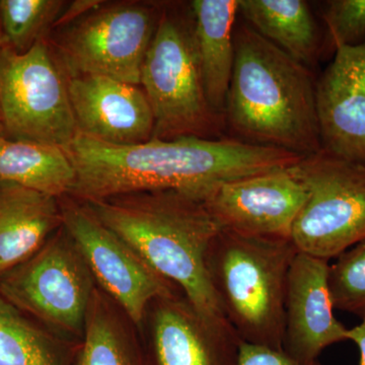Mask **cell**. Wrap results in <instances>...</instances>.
<instances>
[{
    "instance_id": "obj_1",
    "label": "cell",
    "mask_w": 365,
    "mask_h": 365,
    "mask_svg": "<svg viewBox=\"0 0 365 365\" xmlns=\"http://www.w3.org/2000/svg\"><path fill=\"white\" fill-rule=\"evenodd\" d=\"M64 150L76 170L71 195L86 203L169 190L203 202L222 182L290 169L304 158L228 136L113 145L78 133Z\"/></svg>"
},
{
    "instance_id": "obj_2",
    "label": "cell",
    "mask_w": 365,
    "mask_h": 365,
    "mask_svg": "<svg viewBox=\"0 0 365 365\" xmlns=\"http://www.w3.org/2000/svg\"><path fill=\"white\" fill-rule=\"evenodd\" d=\"M86 206L178 287L205 323L234 331L209 277L206 257L220 227L202 201L169 190L126 194Z\"/></svg>"
},
{
    "instance_id": "obj_3",
    "label": "cell",
    "mask_w": 365,
    "mask_h": 365,
    "mask_svg": "<svg viewBox=\"0 0 365 365\" xmlns=\"http://www.w3.org/2000/svg\"><path fill=\"white\" fill-rule=\"evenodd\" d=\"M316 86L312 69L242 21L235 28L225 132L242 143L302 158L316 155L322 150Z\"/></svg>"
},
{
    "instance_id": "obj_4",
    "label": "cell",
    "mask_w": 365,
    "mask_h": 365,
    "mask_svg": "<svg viewBox=\"0 0 365 365\" xmlns=\"http://www.w3.org/2000/svg\"><path fill=\"white\" fill-rule=\"evenodd\" d=\"M299 253L292 240L222 230L206 264L216 297L240 340L283 351L288 273Z\"/></svg>"
},
{
    "instance_id": "obj_5",
    "label": "cell",
    "mask_w": 365,
    "mask_h": 365,
    "mask_svg": "<svg viewBox=\"0 0 365 365\" xmlns=\"http://www.w3.org/2000/svg\"><path fill=\"white\" fill-rule=\"evenodd\" d=\"M140 86L155 119L153 138H222L225 117L209 103L197 53L191 6L163 9L144 57Z\"/></svg>"
},
{
    "instance_id": "obj_6",
    "label": "cell",
    "mask_w": 365,
    "mask_h": 365,
    "mask_svg": "<svg viewBox=\"0 0 365 365\" xmlns=\"http://www.w3.org/2000/svg\"><path fill=\"white\" fill-rule=\"evenodd\" d=\"M0 113L7 138L66 148L78 135L68 79L45 39L25 53L0 45Z\"/></svg>"
},
{
    "instance_id": "obj_7",
    "label": "cell",
    "mask_w": 365,
    "mask_h": 365,
    "mask_svg": "<svg viewBox=\"0 0 365 365\" xmlns=\"http://www.w3.org/2000/svg\"><path fill=\"white\" fill-rule=\"evenodd\" d=\"M309 197L292 241L302 253L330 261L365 240V165L319 151L292 168Z\"/></svg>"
},
{
    "instance_id": "obj_8",
    "label": "cell",
    "mask_w": 365,
    "mask_h": 365,
    "mask_svg": "<svg viewBox=\"0 0 365 365\" xmlns=\"http://www.w3.org/2000/svg\"><path fill=\"white\" fill-rule=\"evenodd\" d=\"M93 279L62 227L28 260L0 274V295L21 313L61 333L83 337L95 294Z\"/></svg>"
},
{
    "instance_id": "obj_9",
    "label": "cell",
    "mask_w": 365,
    "mask_h": 365,
    "mask_svg": "<svg viewBox=\"0 0 365 365\" xmlns=\"http://www.w3.org/2000/svg\"><path fill=\"white\" fill-rule=\"evenodd\" d=\"M160 13L150 4L123 2L86 14L60 44L69 78L100 76L140 86L144 57Z\"/></svg>"
},
{
    "instance_id": "obj_10",
    "label": "cell",
    "mask_w": 365,
    "mask_h": 365,
    "mask_svg": "<svg viewBox=\"0 0 365 365\" xmlns=\"http://www.w3.org/2000/svg\"><path fill=\"white\" fill-rule=\"evenodd\" d=\"M62 227L83 255L93 278L127 316L141 325L148 306L176 294L178 287L155 272L86 206H61Z\"/></svg>"
},
{
    "instance_id": "obj_11",
    "label": "cell",
    "mask_w": 365,
    "mask_h": 365,
    "mask_svg": "<svg viewBox=\"0 0 365 365\" xmlns=\"http://www.w3.org/2000/svg\"><path fill=\"white\" fill-rule=\"evenodd\" d=\"M309 197L292 168L222 182L203 200L222 230L266 239L292 240Z\"/></svg>"
},
{
    "instance_id": "obj_12",
    "label": "cell",
    "mask_w": 365,
    "mask_h": 365,
    "mask_svg": "<svg viewBox=\"0 0 365 365\" xmlns=\"http://www.w3.org/2000/svg\"><path fill=\"white\" fill-rule=\"evenodd\" d=\"M316 102L322 150L365 165V42L335 50Z\"/></svg>"
},
{
    "instance_id": "obj_13",
    "label": "cell",
    "mask_w": 365,
    "mask_h": 365,
    "mask_svg": "<svg viewBox=\"0 0 365 365\" xmlns=\"http://www.w3.org/2000/svg\"><path fill=\"white\" fill-rule=\"evenodd\" d=\"M329 266V260L299 251L288 273L283 351L306 364L347 340L348 329L334 314Z\"/></svg>"
},
{
    "instance_id": "obj_14",
    "label": "cell",
    "mask_w": 365,
    "mask_h": 365,
    "mask_svg": "<svg viewBox=\"0 0 365 365\" xmlns=\"http://www.w3.org/2000/svg\"><path fill=\"white\" fill-rule=\"evenodd\" d=\"M68 93L78 133L113 145L153 138V110L139 86L106 76H73Z\"/></svg>"
},
{
    "instance_id": "obj_15",
    "label": "cell",
    "mask_w": 365,
    "mask_h": 365,
    "mask_svg": "<svg viewBox=\"0 0 365 365\" xmlns=\"http://www.w3.org/2000/svg\"><path fill=\"white\" fill-rule=\"evenodd\" d=\"M150 365H237L242 341L208 325L177 294L153 302Z\"/></svg>"
},
{
    "instance_id": "obj_16",
    "label": "cell",
    "mask_w": 365,
    "mask_h": 365,
    "mask_svg": "<svg viewBox=\"0 0 365 365\" xmlns=\"http://www.w3.org/2000/svg\"><path fill=\"white\" fill-rule=\"evenodd\" d=\"M60 225L56 197L0 182V274L37 253Z\"/></svg>"
},
{
    "instance_id": "obj_17",
    "label": "cell",
    "mask_w": 365,
    "mask_h": 365,
    "mask_svg": "<svg viewBox=\"0 0 365 365\" xmlns=\"http://www.w3.org/2000/svg\"><path fill=\"white\" fill-rule=\"evenodd\" d=\"M197 53L209 103L223 115L235 63V28L239 0H194Z\"/></svg>"
},
{
    "instance_id": "obj_18",
    "label": "cell",
    "mask_w": 365,
    "mask_h": 365,
    "mask_svg": "<svg viewBox=\"0 0 365 365\" xmlns=\"http://www.w3.org/2000/svg\"><path fill=\"white\" fill-rule=\"evenodd\" d=\"M239 14L299 63L309 69L318 64L323 46L321 31L304 0H239Z\"/></svg>"
},
{
    "instance_id": "obj_19",
    "label": "cell",
    "mask_w": 365,
    "mask_h": 365,
    "mask_svg": "<svg viewBox=\"0 0 365 365\" xmlns=\"http://www.w3.org/2000/svg\"><path fill=\"white\" fill-rule=\"evenodd\" d=\"M74 181L76 170L63 148L0 138V182H14L59 198L71 193Z\"/></svg>"
},
{
    "instance_id": "obj_20",
    "label": "cell",
    "mask_w": 365,
    "mask_h": 365,
    "mask_svg": "<svg viewBox=\"0 0 365 365\" xmlns=\"http://www.w3.org/2000/svg\"><path fill=\"white\" fill-rule=\"evenodd\" d=\"M74 359L0 295V365H73Z\"/></svg>"
},
{
    "instance_id": "obj_21",
    "label": "cell",
    "mask_w": 365,
    "mask_h": 365,
    "mask_svg": "<svg viewBox=\"0 0 365 365\" xmlns=\"http://www.w3.org/2000/svg\"><path fill=\"white\" fill-rule=\"evenodd\" d=\"M73 365H148L96 292Z\"/></svg>"
},
{
    "instance_id": "obj_22",
    "label": "cell",
    "mask_w": 365,
    "mask_h": 365,
    "mask_svg": "<svg viewBox=\"0 0 365 365\" xmlns=\"http://www.w3.org/2000/svg\"><path fill=\"white\" fill-rule=\"evenodd\" d=\"M62 0H0V45L25 53L55 26Z\"/></svg>"
},
{
    "instance_id": "obj_23",
    "label": "cell",
    "mask_w": 365,
    "mask_h": 365,
    "mask_svg": "<svg viewBox=\"0 0 365 365\" xmlns=\"http://www.w3.org/2000/svg\"><path fill=\"white\" fill-rule=\"evenodd\" d=\"M329 266L334 309L365 318V240L336 257Z\"/></svg>"
},
{
    "instance_id": "obj_24",
    "label": "cell",
    "mask_w": 365,
    "mask_h": 365,
    "mask_svg": "<svg viewBox=\"0 0 365 365\" xmlns=\"http://www.w3.org/2000/svg\"><path fill=\"white\" fill-rule=\"evenodd\" d=\"M323 20L334 49L365 42V0L327 1Z\"/></svg>"
},
{
    "instance_id": "obj_25",
    "label": "cell",
    "mask_w": 365,
    "mask_h": 365,
    "mask_svg": "<svg viewBox=\"0 0 365 365\" xmlns=\"http://www.w3.org/2000/svg\"><path fill=\"white\" fill-rule=\"evenodd\" d=\"M237 365H319V361H299L284 351L241 342Z\"/></svg>"
},
{
    "instance_id": "obj_26",
    "label": "cell",
    "mask_w": 365,
    "mask_h": 365,
    "mask_svg": "<svg viewBox=\"0 0 365 365\" xmlns=\"http://www.w3.org/2000/svg\"><path fill=\"white\" fill-rule=\"evenodd\" d=\"M102 1H96V0H78V1L72 2L71 6L67 7L66 11L61 13L55 23L56 25H66V24H71L73 21L74 19L79 18V16H83L86 13H91L98 7L102 6Z\"/></svg>"
},
{
    "instance_id": "obj_27",
    "label": "cell",
    "mask_w": 365,
    "mask_h": 365,
    "mask_svg": "<svg viewBox=\"0 0 365 365\" xmlns=\"http://www.w3.org/2000/svg\"><path fill=\"white\" fill-rule=\"evenodd\" d=\"M347 340L352 341L359 347L360 353L359 365H365V318L359 325L347 330Z\"/></svg>"
},
{
    "instance_id": "obj_28",
    "label": "cell",
    "mask_w": 365,
    "mask_h": 365,
    "mask_svg": "<svg viewBox=\"0 0 365 365\" xmlns=\"http://www.w3.org/2000/svg\"><path fill=\"white\" fill-rule=\"evenodd\" d=\"M6 136V132H4V123H2L1 113H0V138Z\"/></svg>"
}]
</instances>
